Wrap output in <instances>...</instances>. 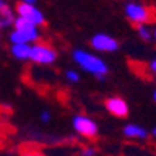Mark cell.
<instances>
[{
	"mask_svg": "<svg viewBox=\"0 0 156 156\" xmlns=\"http://www.w3.org/2000/svg\"><path fill=\"white\" fill-rule=\"evenodd\" d=\"M72 59L80 66L84 72L94 75L97 80H105V76L108 75L109 69L108 64L103 61L101 58H98L94 53H89V51L83 50V48H75L72 51Z\"/></svg>",
	"mask_w": 156,
	"mask_h": 156,
	"instance_id": "cell-1",
	"label": "cell"
},
{
	"mask_svg": "<svg viewBox=\"0 0 156 156\" xmlns=\"http://www.w3.org/2000/svg\"><path fill=\"white\" fill-rule=\"evenodd\" d=\"M72 126L73 129L86 139H95L98 136V125L95 120H92L90 117L78 114L72 119Z\"/></svg>",
	"mask_w": 156,
	"mask_h": 156,
	"instance_id": "cell-2",
	"label": "cell"
},
{
	"mask_svg": "<svg viewBox=\"0 0 156 156\" xmlns=\"http://www.w3.org/2000/svg\"><path fill=\"white\" fill-rule=\"evenodd\" d=\"M56 50L51 48L47 44H34L31 45V51H30V61H33L34 64L39 66H48L53 64L56 61Z\"/></svg>",
	"mask_w": 156,
	"mask_h": 156,
	"instance_id": "cell-3",
	"label": "cell"
},
{
	"mask_svg": "<svg viewBox=\"0 0 156 156\" xmlns=\"http://www.w3.org/2000/svg\"><path fill=\"white\" fill-rule=\"evenodd\" d=\"M125 14L128 20H131L133 23H137V25H145L150 20V12L147 6L140 3H134V2L125 5Z\"/></svg>",
	"mask_w": 156,
	"mask_h": 156,
	"instance_id": "cell-4",
	"label": "cell"
},
{
	"mask_svg": "<svg viewBox=\"0 0 156 156\" xmlns=\"http://www.w3.org/2000/svg\"><path fill=\"white\" fill-rule=\"evenodd\" d=\"M90 47L97 51L111 53V51H115L119 48V42H117V39H114L112 36H109L106 33H97L90 37Z\"/></svg>",
	"mask_w": 156,
	"mask_h": 156,
	"instance_id": "cell-5",
	"label": "cell"
},
{
	"mask_svg": "<svg viewBox=\"0 0 156 156\" xmlns=\"http://www.w3.org/2000/svg\"><path fill=\"white\" fill-rule=\"evenodd\" d=\"M16 12H17V16H20L23 19L30 20L31 23H34L36 27L37 25H44V22H45L44 14L39 11V8H36V5H27V3L19 2L16 5Z\"/></svg>",
	"mask_w": 156,
	"mask_h": 156,
	"instance_id": "cell-6",
	"label": "cell"
},
{
	"mask_svg": "<svg viewBox=\"0 0 156 156\" xmlns=\"http://www.w3.org/2000/svg\"><path fill=\"white\" fill-rule=\"evenodd\" d=\"M105 108L108 109L109 114H112L114 117L119 119H125L129 114V108L128 103L122 98V97H109L105 100Z\"/></svg>",
	"mask_w": 156,
	"mask_h": 156,
	"instance_id": "cell-7",
	"label": "cell"
},
{
	"mask_svg": "<svg viewBox=\"0 0 156 156\" xmlns=\"http://www.w3.org/2000/svg\"><path fill=\"white\" fill-rule=\"evenodd\" d=\"M39 39V30L37 27L28 28V30H12L9 33V42L11 44H30Z\"/></svg>",
	"mask_w": 156,
	"mask_h": 156,
	"instance_id": "cell-8",
	"label": "cell"
},
{
	"mask_svg": "<svg viewBox=\"0 0 156 156\" xmlns=\"http://www.w3.org/2000/svg\"><path fill=\"white\" fill-rule=\"evenodd\" d=\"M14 19H16L14 9H12L5 0H0V30L12 25L14 23Z\"/></svg>",
	"mask_w": 156,
	"mask_h": 156,
	"instance_id": "cell-9",
	"label": "cell"
},
{
	"mask_svg": "<svg viewBox=\"0 0 156 156\" xmlns=\"http://www.w3.org/2000/svg\"><path fill=\"white\" fill-rule=\"evenodd\" d=\"M123 134L126 137H131V139H147L148 137V131L140 126V125H136V123H128L123 126Z\"/></svg>",
	"mask_w": 156,
	"mask_h": 156,
	"instance_id": "cell-10",
	"label": "cell"
},
{
	"mask_svg": "<svg viewBox=\"0 0 156 156\" xmlns=\"http://www.w3.org/2000/svg\"><path fill=\"white\" fill-rule=\"evenodd\" d=\"M9 51H11L12 58H16L19 61H27V59H30L31 45L30 44H11Z\"/></svg>",
	"mask_w": 156,
	"mask_h": 156,
	"instance_id": "cell-11",
	"label": "cell"
},
{
	"mask_svg": "<svg viewBox=\"0 0 156 156\" xmlns=\"http://www.w3.org/2000/svg\"><path fill=\"white\" fill-rule=\"evenodd\" d=\"M136 30H137V33H139L140 39H144L145 42H150V41H151V37H153V31H150V28H148V27H145V25H137Z\"/></svg>",
	"mask_w": 156,
	"mask_h": 156,
	"instance_id": "cell-12",
	"label": "cell"
},
{
	"mask_svg": "<svg viewBox=\"0 0 156 156\" xmlns=\"http://www.w3.org/2000/svg\"><path fill=\"white\" fill-rule=\"evenodd\" d=\"M80 73H78L76 70H67L66 72V80L69 81V83H72V84H75V83H78L80 81Z\"/></svg>",
	"mask_w": 156,
	"mask_h": 156,
	"instance_id": "cell-13",
	"label": "cell"
},
{
	"mask_svg": "<svg viewBox=\"0 0 156 156\" xmlns=\"http://www.w3.org/2000/svg\"><path fill=\"white\" fill-rule=\"evenodd\" d=\"M95 154H97V150L92 147H86L81 150V156H95Z\"/></svg>",
	"mask_w": 156,
	"mask_h": 156,
	"instance_id": "cell-14",
	"label": "cell"
},
{
	"mask_svg": "<svg viewBox=\"0 0 156 156\" xmlns=\"http://www.w3.org/2000/svg\"><path fill=\"white\" fill-rule=\"evenodd\" d=\"M41 120H42L44 123H48V122L51 120V114H50L48 111H44V112H41Z\"/></svg>",
	"mask_w": 156,
	"mask_h": 156,
	"instance_id": "cell-15",
	"label": "cell"
},
{
	"mask_svg": "<svg viewBox=\"0 0 156 156\" xmlns=\"http://www.w3.org/2000/svg\"><path fill=\"white\" fill-rule=\"evenodd\" d=\"M20 156H44V154L37 153V151H25V153H22Z\"/></svg>",
	"mask_w": 156,
	"mask_h": 156,
	"instance_id": "cell-16",
	"label": "cell"
},
{
	"mask_svg": "<svg viewBox=\"0 0 156 156\" xmlns=\"http://www.w3.org/2000/svg\"><path fill=\"white\" fill-rule=\"evenodd\" d=\"M150 70L156 75V59H153V61L150 62Z\"/></svg>",
	"mask_w": 156,
	"mask_h": 156,
	"instance_id": "cell-17",
	"label": "cell"
},
{
	"mask_svg": "<svg viewBox=\"0 0 156 156\" xmlns=\"http://www.w3.org/2000/svg\"><path fill=\"white\" fill-rule=\"evenodd\" d=\"M22 3H27V5H36L37 0H20Z\"/></svg>",
	"mask_w": 156,
	"mask_h": 156,
	"instance_id": "cell-18",
	"label": "cell"
},
{
	"mask_svg": "<svg viewBox=\"0 0 156 156\" xmlns=\"http://www.w3.org/2000/svg\"><path fill=\"white\" fill-rule=\"evenodd\" d=\"M3 142H5V136H3V133L0 131V147L3 145Z\"/></svg>",
	"mask_w": 156,
	"mask_h": 156,
	"instance_id": "cell-19",
	"label": "cell"
},
{
	"mask_svg": "<svg viewBox=\"0 0 156 156\" xmlns=\"http://www.w3.org/2000/svg\"><path fill=\"white\" fill-rule=\"evenodd\" d=\"M151 134H153V136H154V137H156V126H154V128H153V129H151Z\"/></svg>",
	"mask_w": 156,
	"mask_h": 156,
	"instance_id": "cell-20",
	"label": "cell"
},
{
	"mask_svg": "<svg viewBox=\"0 0 156 156\" xmlns=\"http://www.w3.org/2000/svg\"><path fill=\"white\" fill-rule=\"evenodd\" d=\"M153 39H154V41H156V28L153 30Z\"/></svg>",
	"mask_w": 156,
	"mask_h": 156,
	"instance_id": "cell-21",
	"label": "cell"
},
{
	"mask_svg": "<svg viewBox=\"0 0 156 156\" xmlns=\"http://www.w3.org/2000/svg\"><path fill=\"white\" fill-rule=\"evenodd\" d=\"M153 100L156 101V90H154V92H153Z\"/></svg>",
	"mask_w": 156,
	"mask_h": 156,
	"instance_id": "cell-22",
	"label": "cell"
}]
</instances>
